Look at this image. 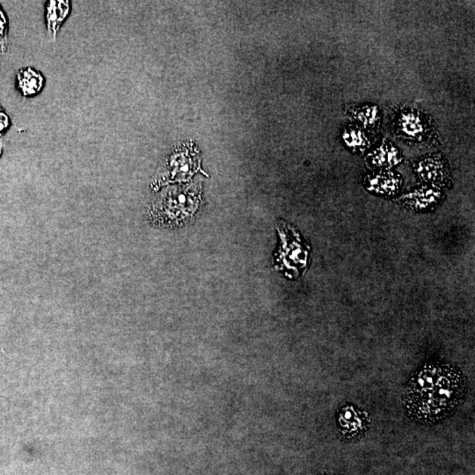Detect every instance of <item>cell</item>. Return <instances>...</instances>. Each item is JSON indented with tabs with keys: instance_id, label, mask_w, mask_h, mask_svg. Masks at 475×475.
<instances>
[{
	"instance_id": "1",
	"label": "cell",
	"mask_w": 475,
	"mask_h": 475,
	"mask_svg": "<svg viewBox=\"0 0 475 475\" xmlns=\"http://www.w3.org/2000/svg\"><path fill=\"white\" fill-rule=\"evenodd\" d=\"M465 389L463 379L452 367L425 366L410 381L407 407L418 420L437 421L458 406Z\"/></svg>"
},
{
	"instance_id": "2",
	"label": "cell",
	"mask_w": 475,
	"mask_h": 475,
	"mask_svg": "<svg viewBox=\"0 0 475 475\" xmlns=\"http://www.w3.org/2000/svg\"><path fill=\"white\" fill-rule=\"evenodd\" d=\"M199 203V193L196 190H166L154 199L149 217L159 227L181 226L196 214Z\"/></svg>"
},
{
	"instance_id": "3",
	"label": "cell",
	"mask_w": 475,
	"mask_h": 475,
	"mask_svg": "<svg viewBox=\"0 0 475 475\" xmlns=\"http://www.w3.org/2000/svg\"><path fill=\"white\" fill-rule=\"evenodd\" d=\"M46 8V21H47V27L49 33L51 34L53 40L57 37L62 24L66 20L70 14V1H63V0H51L47 3Z\"/></svg>"
},
{
	"instance_id": "4",
	"label": "cell",
	"mask_w": 475,
	"mask_h": 475,
	"mask_svg": "<svg viewBox=\"0 0 475 475\" xmlns=\"http://www.w3.org/2000/svg\"><path fill=\"white\" fill-rule=\"evenodd\" d=\"M419 175L427 181L442 183L447 178L445 162L440 156L430 157L419 163Z\"/></svg>"
},
{
	"instance_id": "5",
	"label": "cell",
	"mask_w": 475,
	"mask_h": 475,
	"mask_svg": "<svg viewBox=\"0 0 475 475\" xmlns=\"http://www.w3.org/2000/svg\"><path fill=\"white\" fill-rule=\"evenodd\" d=\"M18 88L24 97H32L42 90L44 78L32 68L21 70L17 74Z\"/></svg>"
},
{
	"instance_id": "6",
	"label": "cell",
	"mask_w": 475,
	"mask_h": 475,
	"mask_svg": "<svg viewBox=\"0 0 475 475\" xmlns=\"http://www.w3.org/2000/svg\"><path fill=\"white\" fill-rule=\"evenodd\" d=\"M399 126L402 133L413 140H422L426 131L424 119L414 111L403 113L399 120Z\"/></svg>"
},
{
	"instance_id": "7",
	"label": "cell",
	"mask_w": 475,
	"mask_h": 475,
	"mask_svg": "<svg viewBox=\"0 0 475 475\" xmlns=\"http://www.w3.org/2000/svg\"><path fill=\"white\" fill-rule=\"evenodd\" d=\"M372 160L373 164L378 166H391L399 163L400 159L396 148L385 142L372 154Z\"/></svg>"
},
{
	"instance_id": "8",
	"label": "cell",
	"mask_w": 475,
	"mask_h": 475,
	"mask_svg": "<svg viewBox=\"0 0 475 475\" xmlns=\"http://www.w3.org/2000/svg\"><path fill=\"white\" fill-rule=\"evenodd\" d=\"M400 181L394 175H381L370 181V188L376 192L393 194L399 188Z\"/></svg>"
},
{
	"instance_id": "9",
	"label": "cell",
	"mask_w": 475,
	"mask_h": 475,
	"mask_svg": "<svg viewBox=\"0 0 475 475\" xmlns=\"http://www.w3.org/2000/svg\"><path fill=\"white\" fill-rule=\"evenodd\" d=\"M344 140L348 146L353 150H365L369 146V140L362 131L359 129L350 128L344 133Z\"/></svg>"
},
{
	"instance_id": "10",
	"label": "cell",
	"mask_w": 475,
	"mask_h": 475,
	"mask_svg": "<svg viewBox=\"0 0 475 475\" xmlns=\"http://www.w3.org/2000/svg\"><path fill=\"white\" fill-rule=\"evenodd\" d=\"M355 118L365 127H373L379 119V111L377 107H363L355 111Z\"/></svg>"
},
{
	"instance_id": "11",
	"label": "cell",
	"mask_w": 475,
	"mask_h": 475,
	"mask_svg": "<svg viewBox=\"0 0 475 475\" xmlns=\"http://www.w3.org/2000/svg\"><path fill=\"white\" fill-rule=\"evenodd\" d=\"M439 197V193L436 191L431 190H422L416 191L411 196L408 197L410 203H414L416 206H426L428 203H433L436 201V199Z\"/></svg>"
},
{
	"instance_id": "12",
	"label": "cell",
	"mask_w": 475,
	"mask_h": 475,
	"mask_svg": "<svg viewBox=\"0 0 475 475\" xmlns=\"http://www.w3.org/2000/svg\"><path fill=\"white\" fill-rule=\"evenodd\" d=\"M8 20H6L4 12L2 11L1 6H0V48H1L2 52H5L8 48Z\"/></svg>"
},
{
	"instance_id": "13",
	"label": "cell",
	"mask_w": 475,
	"mask_h": 475,
	"mask_svg": "<svg viewBox=\"0 0 475 475\" xmlns=\"http://www.w3.org/2000/svg\"><path fill=\"white\" fill-rule=\"evenodd\" d=\"M9 125H10V119H9L8 115H5L1 107H0V136H1L3 131H5V129L8 128Z\"/></svg>"
},
{
	"instance_id": "14",
	"label": "cell",
	"mask_w": 475,
	"mask_h": 475,
	"mask_svg": "<svg viewBox=\"0 0 475 475\" xmlns=\"http://www.w3.org/2000/svg\"><path fill=\"white\" fill-rule=\"evenodd\" d=\"M2 154V146L1 144H0V156H1Z\"/></svg>"
}]
</instances>
